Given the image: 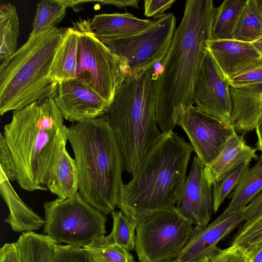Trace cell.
<instances>
[{
	"instance_id": "cell-1",
	"label": "cell",
	"mask_w": 262,
	"mask_h": 262,
	"mask_svg": "<svg viewBox=\"0 0 262 262\" xmlns=\"http://www.w3.org/2000/svg\"><path fill=\"white\" fill-rule=\"evenodd\" d=\"M216 10L212 0H187L185 4L156 81V117L164 135L173 132L181 112L193 105L195 86L212 39Z\"/></svg>"
},
{
	"instance_id": "cell-2",
	"label": "cell",
	"mask_w": 262,
	"mask_h": 262,
	"mask_svg": "<svg viewBox=\"0 0 262 262\" xmlns=\"http://www.w3.org/2000/svg\"><path fill=\"white\" fill-rule=\"evenodd\" d=\"M52 98L13 111L4 136L14 158L17 182L28 191L47 190L49 172L66 148L68 128Z\"/></svg>"
},
{
	"instance_id": "cell-3",
	"label": "cell",
	"mask_w": 262,
	"mask_h": 262,
	"mask_svg": "<svg viewBox=\"0 0 262 262\" xmlns=\"http://www.w3.org/2000/svg\"><path fill=\"white\" fill-rule=\"evenodd\" d=\"M193 151L190 143L178 133L164 135L132 179L123 184L117 207L137 224L157 212L175 207Z\"/></svg>"
},
{
	"instance_id": "cell-4",
	"label": "cell",
	"mask_w": 262,
	"mask_h": 262,
	"mask_svg": "<svg viewBox=\"0 0 262 262\" xmlns=\"http://www.w3.org/2000/svg\"><path fill=\"white\" fill-rule=\"evenodd\" d=\"M68 139L75 156L83 199L104 215L115 211L124 184L121 151L104 116L72 124Z\"/></svg>"
},
{
	"instance_id": "cell-5",
	"label": "cell",
	"mask_w": 262,
	"mask_h": 262,
	"mask_svg": "<svg viewBox=\"0 0 262 262\" xmlns=\"http://www.w3.org/2000/svg\"><path fill=\"white\" fill-rule=\"evenodd\" d=\"M154 67L128 74L103 115L118 144L124 170L132 176L150 149L164 136L158 128Z\"/></svg>"
},
{
	"instance_id": "cell-6",
	"label": "cell",
	"mask_w": 262,
	"mask_h": 262,
	"mask_svg": "<svg viewBox=\"0 0 262 262\" xmlns=\"http://www.w3.org/2000/svg\"><path fill=\"white\" fill-rule=\"evenodd\" d=\"M64 29L47 30L27 41L0 66V114L19 110L54 97L58 82L50 77L51 66Z\"/></svg>"
},
{
	"instance_id": "cell-7",
	"label": "cell",
	"mask_w": 262,
	"mask_h": 262,
	"mask_svg": "<svg viewBox=\"0 0 262 262\" xmlns=\"http://www.w3.org/2000/svg\"><path fill=\"white\" fill-rule=\"evenodd\" d=\"M43 232L56 244L83 248L106 231V217L87 202L79 192L65 199L43 204Z\"/></svg>"
},
{
	"instance_id": "cell-8",
	"label": "cell",
	"mask_w": 262,
	"mask_h": 262,
	"mask_svg": "<svg viewBox=\"0 0 262 262\" xmlns=\"http://www.w3.org/2000/svg\"><path fill=\"white\" fill-rule=\"evenodd\" d=\"M79 32L77 78L111 104L115 94L129 74L126 64L91 30L89 19L73 24Z\"/></svg>"
},
{
	"instance_id": "cell-9",
	"label": "cell",
	"mask_w": 262,
	"mask_h": 262,
	"mask_svg": "<svg viewBox=\"0 0 262 262\" xmlns=\"http://www.w3.org/2000/svg\"><path fill=\"white\" fill-rule=\"evenodd\" d=\"M194 230L176 207L146 217L136 229L135 250L139 261L165 262L177 258Z\"/></svg>"
},
{
	"instance_id": "cell-10",
	"label": "cell",
	"mask_w": 262,
	"mask_h": 262,
	"mask_svg": "<svg viewBox=\"0 0 262 262\" xmlns=\"http://www.w3.org/2000/svg\"><path fill=\"white\" fill-rule=\"evenodd\" d=\"M176 18L172 13L154 18L151 26L134 36L103 42L127 65L134 74L162 61L170 47L176 30Z\"/></svg>"
},
{
	"instance_id": "cell-11",
	"label": "cell",
	"mask_w": 262,
	"mask_h": 262,
	"mask_svg": "<svg viewBox=\"0 0 262 262\" xmlns=\"http://www.w3.org/2000/svg\"><path fill=\"white\" fill-rule=\"evenodd\" d=\"M177 125L186 133L193 150L205 166L217 158L228 139L236 132L193 105L181 112Z\"/></svg>"
},
{
	"instance_id": "cell-12",
	"label": "cell",
	"mask_w": 262,
	"mask_h": 262,
	"mask_svg": "<svg viewBox=\"0 0 262 262\" xmlns=\"http://www.w3.org/2000/svg\"><path fill=\"white\" fill-rule=\"evenodd\" d=\"M193 102L201 112L230 126L233 102L229 83L209 51L195 86Z\"/></svg>"
},
{
	"instance_id": "cell-13",
	"label": "cell",
	"mask_w": 262,
	"mask_h": 262,
	"mask_svg": "<svg viewBox=\"0 0 262 262\" xmlns=\"http://www.w3.org/2000/svg\"><path fill=\"white\" fill-rule=\"evenodd\" d=\"M204 168L202 161L195 156L176 204L180 213L199 228L208 225L214 212L212 186L206 179Z\"/></svg>"
},
{
	"instance_id": "cell-14",
	"label": "cell",
	"mask_w": 262,
	"mask_h": 262,
	"mask_svg": "<svg viewBox=\"0 0 262 262\" xmlns=\"http://www.w3.org/2000/svg\"><path fill=\"white\" fill-rule=\"evenodd\" d=\"M53 99L64 119L74 123L103 116L111 105L77 79L59 82Z\"/></svg>"
},
{
	"instance_id": "cell-15",
	"label": "cell",
	"mask_w": 262,
	"mask_h": 262,
	"mask_svg": "<svg viewBox=\"0 0 262 262\" xmlns=\"http://www.w3.org/2000/svg\"><path fill=\"white\" fill-rule=\"evenodd\" d=\"M243 210L244 208L228 215H220L204 228L195 227L189 241L176 259L191 261L212 255L219 249V242L244 222Z\"/></svg>"
},
{
	"instance_id": "cell-16",
	"label": "cell",
	"mask_w": 262,
	"mask_h": 262,
	"mask_svg": "<svg viewBox=\"0 0 262 262\" xmlns=\"http://www.w3.org/2000/svg\"><path fill=\"white\" fill-rule=\"evenodd\" d=\"M208 50L228 80L262 66V56L251 42L211 39L208 42Z\"/></svg>"
},
{
	"instance_id": "cell-17",
	"label": "cell",
	"mask_w": 262,
	"mask_h": 262,
	"mask_svg": "<svg viewBox=\"0 0 262 262\" xmlns=\"http://www.w3.org/2000/svg\"><path fill=\"white\" fill-rule=\"evenodd\" d=\"M230 92L233 102L230 126L242 134L253 130L262 118V82L230 86Z\"/></svg>"
},
{
	"instance_id": "cell-18",
	"label": "cell",
	"mask_w": 262,
	"mask_h": 262,
	"mask_svg": "<svg viewBox=\"0 0 262 262\" xmlns=\"http://www.w3.org/2000/svg\"><path fill=\"white\" fill-rule=\"evenodd\" d=\"M244 135L234 133L227 140L217 158L205 166L204 172L208 183L212 186L244 164L259 159L256 149L248 145Z\"/></svg>"
},
{
	"instance_id": "cell-19",
	"label": "cell",
	"mask_w": 262,
	"mask_h": 262,
	"mask_svg": "<svg viewBox=\"0 0 262 262\" xmlns=\"http://www.w3.org/2000/svg\"><path fill=\"white\" fill-rule=\"evenodd\" d=\"M152 19H140L128 12L102 13L89 19V26L102 42L137 35L152 25Z\"/></svg>"
},
{
	"instance_id": "cell-20",
	"label": "cell",
	"mask_w": 262,
	"mask_h": 262,
	"mask_svg": "<svg viewBox=\"0 0 262 262\" xmlns=\"http://www.w3.org/2000/svg\"><path fill=\"white\" fill-rule=\"evenodd\" d=\"M10 181L0 170V191L9 213L5 222L15 232H31L44 226L45 220L35 212L19 198Z\"/></svg>"
},
{
	"instance_id": "cell-21",
	"label": "cell",
	"mask_w": 262,
	"mask_h": 262,
	"mask_svg": "<svg viewBox=\"0 0 262 262\" xmlns=\"http://www.w3.org/2000/svg\"><path fill=\"white\" fill-rule=\"evenodd\" d=\"M78 41L79 32L75 27L64 29L50 68V77L56 82L77 78Z\"/></svg>"
},
{
	"instance_id": "cell-22",
	"label": "cell",
	"mask_w": 262,
	"mask_h": 262,
	"mask_svg": "<svg viewBox=\"0 0 262 262\" xmlns=\"http://www.w3.org/2000/svg\"><path fill=\"white\" fill-rule=\"evenodd\" d=\"M47 189L58 198L65 199L79 191V176L75 159L63 149L51 168L46 184Z\"/></svg>"
},
{
	"instance_id": "cell-23",
	"label": "cell",
	"mask_w": 262,
	"mask_h": 262,
	"mask_svg": "<svg viewBox=\"0 0 262 262\" xmlns=\"http://www.w3.org/2000/svg\"><path fill=\"white\" fill-rule=\"evenodd\" d=\"M262 190V160L259 159L242 177L233 192L228 196L231 201L222 216L228 215L244 208Z\"/></svg>"
},
{
	"instance_id": "cell-24",
	"label": "cell",
	"mask_w": 262,
	"mask_h": 262,
	"mask_svg": "<svg viewBox=\"0 0 262 262\" xmlns=\"http://www.w3.org/2000/svg\"><path fill=\"white\" fill-rule=\"evenodd\" d=\"M20 262H53L56 244L46 234L23 232L16 242Z\"/></svg>"
},
{
	"instance_id": "cell-25",
	"label": "cell",
	"mask_w": 262,
	"mask_h": 262,
	"mask_svg": "<svg viewBox=\"0 0 262 262\" xmlns=\"http://www.w3.org/2000/svg\"><path fill=\"white\" fill-rule=\"evenodd\" d=\"M19 20L15 6L7 3L0 6V60L3 62L17 50Z\"/></svg>"
},
{
	"instance_id": "cell-26",
	"label": "cell",
	"mask_w": 262,
	"mask_h": 262,
	"mask_svg": "<svg viewBox=\"0 0 262 262\" xmlns=\"http://www.w3.org/2000/svg\"><path fill=\"white\" fill-rule=\"evenodd\" d=\"M247 0H225L216 8L212 26L213 40L232 39V33Z\"/></svg>"
},
{
	"instance_id": "cell-27",
	"label": "cell",
	"mask_w": 262,
	"mask_h": 262,
	"mask_svg": "<svg viewBox=\"0 0 262 262\" xmlns=\"http://www.w3.org/2000/svg\"><path fill=\"white\" fill-rule=\"evenodd\" d=\"M262 36V13L257 0H247L232 33V39L252 42Z\"/></svg>"
},
{
	"instance_id": "cell-28",
	"label": "cell",
	"mask_w": 262,
	"mask_h": 262,
	"mask_svg": "<svg viewBox=\"0 0 262 262\" xmlns=\"http://www.w3.org/2000/svg\"><path fill=\"white\" fill-rule=\"evenodd\" d=\"M68 7L64 0H42L37 6L28 38H33L47 30L56 27L66 15Z\"/></svg>"
},
{
	"instance_id": "cell-29",
	"label": "cell",
	"mask_w": 262,
	"mask_h": 262,
	"mask_svg": "<svg viewBox=\"0 0 262 262\" xmlns=\"http://www.w3.org/2000/svg\"><path fill=\"white\" fill-rule=\"evenodd\" d=\"M83 248L97 262H135L129 251L110 242L104 235L95 238Z\"/></svg>"
},
{
	"instance_id": "cell-30",
	"label": "cell",
	"mask_w": 262,
	"mask_h": 262,
	"mask_svg": "<svg viewBox=\"0 0 262 262\" xmlns=\"http://www.w3.org/2000/svg\"><path fill=\"white\" fill-rule=\"evenodd\" d=\"M113 228L107 238L128 251L135 249V230L137 223L127 217L122 211L111 213Z\"/></svg>"
},
{
	"instance_id": "cell-31",
	"label": "cell",
	"mask_w": 262,
	"mask_h": 262,
	"mask_svg": "<svg viewBox=\"0 0 262 262\" xmlns=\"http://www.w3.org/2000/svg\"><path fill=\"white\" fill-rule=\"evenodd\" d=\"M262 244V213L245 222L233 236L230 246L244 251L248 255Z\"/></svg>"
},
{
	"instance_id": "cell-32",
	"label": "cell",
	"mask_w": 262,
	"mask_h": 262,
	"mask_svg": "<svg viewBox=\"0 0 262 262\" xmlns=\"http://www.w3.org/2000/svg\"><path fill=\"white\" fill-rule=\"evenodd\" d=\"M249 164H244L213 185V211L216 213L220 206L234 189L242 177L249 168Z\"/></svg>"
},
{
	"instance_id": "cell-33",
	"label": "cell",
	"mask_w": 262,
	"mask_h": 262,
	"mask_svg": "<svg viewBox=\"0 0 262 262\" xmlns=\"http://www.w3.org/2000/svg\"><path fill=\"white\" fill-rule=\"evenodd\" d=\"M53 262H97L84 248L56 244Z\"/></svg>"
},
{
	"instance_id": "cell-34",
	"label": "cell",
	"mask_w": 262,
	"mask_h": 262,
	"mask_svg": "<svg viewBox=\"0 0 262 262\" xmlns=\"http://www.w3.org/2000/svg\"><path fill=\"white\" fill-rule=\"evenodd\" d=\"M0 170L10 181H17V173L15 161L6 139L0 135Z\"/></svg>"
},
{
	"instance_id": "cell-35",
	"label": "cell",
	"mask_w": 262,
	"mask_h": 262,
	"mask_svg": "<svg viewBox=\"0 0 262 262\" xmlns=\"http://www.w3.org/2000/svg\"><path fill=\"white\" fill-rule=\"evenodd\" d=\"M248 255L239 249L230 246L223 250L219 249L208 262H248Z\"/></svg>"
},
{
	"instance_id": "cell-36",
	"label": "cell",
	"mask_w": 262,
	"mask_h": 262,
	"mask_svg": "<svg viewBox=\"0 0 262 262\" xmlns=\"http://www.w3.org/2000/svg\"><path fill=\"white\" fill-rule=\"evenodd\" d=\"M230 86L237 88L262 82V66L252 69L228 80Z\"/></svg>"
},
{
	"instance_id": "cell-37",
	"label": "cell",
	"mask_w": 262,
	"mask_h": 262,
	"mask_svg": "<svg viewBox=\"0 0 262 262\" xmlns=\"http://www.w3.org/2000/svg\"><path fill=\"white\" fill-rule=\"evenodd\" d=\"M175 2V0H145L144 15L154 18L162 15Z\"/></svg>"
},
{
	"instance_id": "cell-38",
	"label": "cell",
	"mask_w": 262,
	"mask_h": 262,
	"mask_svg": "<svg viewBox=\"0 0 262 262\" xmlns=\"http://www.w3.org/2000/svg\"><path fill=\"white\" fill-rule=\"evenodd\" d=\"M262 213V193L255 197L243 210V220L247 222Z\"/></svg>"
},
{
	"instance_id": "cell-39",
	"label": "cell",
	"mask_w": 262,
	"mask_h": 262,
	"mask_svg": "<svg viewBox=\"0 0 262 262\" xmlns=\"http://www.w3.org/2000/svg\"><path fill=\"white\" fill-rule=\"evenodd\" d=\"M0 262H20L16 242L6 243L2 246L0 249Z\"/></svg>"
},
{
	"instance_id": "cell-40",
	"label": "cell",
	"mask_w": 262,
	"mask_h": 262,
	"mask_svg": "<svg viewBox=\"0 0 262 262\" xmlns=\"http://www.w3.org/2000/svg\"><path fill=\"white\" fill-rule=\"evenodd\" d=\"M139 0H120V1H98L97 3L102 5H110L119 8L132 7L139 9Z\"/></svg>"
},
{
	"instance_id": "cell-41",
	"label": "cell",
	"mask_w": 262,
	"mask_h": 262,
	"mask_svg": "<svg viewBox=\"0 0 262 262\" xmlns=\"http://www.w3.org/2000/svg\"><path fill=\"white\" fill-rule=\"evenodd\" d=\"M257 137L256 149L260 151L261 155L260 159L262 160V118L258 121L255 128Z\"/></svg>"
},
{
	"instance_id": "cell-42",
	"label": "cell",
	"mask_w": 262,
	"mask_h": 262,
	"mask_svg": "<svg viewBox=\"0 0 262 262\" xmlns=\"http://www.w3.org/2000/svg\"><path fill=\"white\" fill-rule=\"evenodd\" d=\"M248 256V262H262V244Z\"/></svg>"
},
{
	"instance_id": "cell-43",
	"label": "cell",
	"mask_w": 262,
	"mask_h": 262,
	"mask_svg": "<svg viewBox=\"0 0 262 262\" xmlns=\"http://www.w3.org/2000/svg\"><path fill=\"white\" fill-rule=\"evenodd\" d=\"M251 43L262 56V36Z\"/></svg>"
},
{
	"instance_id": "cell-44",
	"label": "cell",
	"mask_w": 262,
	"mask_h": 262,
	"mask_svg": "<svg viewBox=\"0 0 262 262\" xmlns=\"http://www.w3.org/2000/svg\"><path fill=\"white\" fill-rule=\"evenodd\" d=\"M211 256H206V257H205L200 259L191 260V261H178V260H176V259H174L170 260L167 261L165 262H208L209 258H210V257Z\"/></svg>"
},
{
	"instance_id": "cell-45",
	"label": "cell",
	"mask_w": 262,
	"mask_h": 262,
	"mask_svg": "<svg viewBox=\"0 0 262 262\" xmlns=\"http://www.w3.org/2000/svg\"><path fill=\"white\" fill-rule=\"evenodd\" d=\"M258 4L259 6L261 12L262 13V0H257Z\"/></svg>"
}]
</instances>
